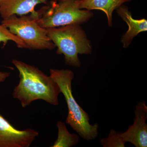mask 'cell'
Instances as JSON below:
<instances>
[{
	"mask_svg": "<svg viewBox=\"0 0 147 147\" xmlns=\"http://www.w3.org/2000/svg\"><path fill=\"white\" fill-rule=\"evenodd\" d=\"M3 1V0H0V3L2 1Z\"/></svg>",
	"mask_w": 147,
	"mask_h": 147,
	"instance_id": "cell-15",
	"label": "cell"
},
{
	"mask_svg": "<svg viewBox=\"0 0 147 147\" xmlns=\"http://www.w3.org/2000/svg\"><path fill=\"white\" fill-rule=\"evenodd\" d=\"M12 63L19 71L20 80L13 90V98L26 108L35 100H42L51 105H59L61 91L58 84L51 77L34 66L13 59Z\"/></svg>",
	"mask_w": 147,
	"mask_h": 147,
	"instance_id": "cell-1",
	"label": "cell"
},
{
	"mask_svg": "<svg viewBox=\"0 0 147 147\" xmlns=\"http://www.w3.org/2000/svg\"><path fill=\"white\" fill-rule=\"evenodd\" d=\"M1 24L22 40L28 49L52 50L56 47L47 36V29L40 27L32 14L20 17L13 14L3 19Z\"/></svg>",
	"mask_w": 147,
	"mask_h": 147,
	"instance_id": "cell-5",
	"label": "cell"
},
{
	"mask_svg": "<svg viewBox=\"0 0 147 147\" xmlns=\"http://www.w3.org/2000/svg\"><path fill=\"white\" fill-rule=\"evenodd\" d=\"M50 76L59 85L67 104L68 113L66 123L83 139L86 141L94 140L98 135V123H90L88 114L74 97L71 82L74 73L71 70L63 69H50Z\"/></svg>",
	"mask_w": 147,
	"mask_h": 147,
	"instance_id": "cell-2",
	"label": "cell"
},
{
	"mask_svg": "<svg viewBox=\"0 0 147 147\" xmlns=\"http://www.w3.org/2000/svg\"><path fill=\"white\" fill-rule=\"evenodd\" d=\"M48 0H3L0 3V15L5 19L13 14L23 16L33 13L36 6L47 4Z\"/></svg>",
	"mask_w": 147,
	"mask_h": 147,
	"instance_id": "cell-9",
	"label": "cell"
},
{
	"mask_svg": "<svg viewBox=\"0 0 147 147\" xmlns=\"http://www.w3.org/2000/svg\"><path fill=\"white\" fill-rule=\"evenodd\" d=\"M80 0L53 1L50 5L32 13L40 27L45 29L86 23L93 16L91 11L80 8Z\"/></svg>",
	"mask_w": 147,
	"mask_h": 147,
	"instance_id": "cell-4",
	"label": "cell"
},
{
	"mask_svg": "<svg viewBox=\"0 0 147 147\" xmlns=\"http://www.w3.org/2000/svg\"><path fill=\"white\" fill-rule=\"evenodd\" d=\"M131 0H80L81 9L91 11L98 9L106 14L109 26L113 25V14L115 10L125 3Z\"/></svg>",
	"mask_w": 147,
	"mask_h": 147,
	"instance_id": "cell-10",
	"label": "cell"
},
{
	"mask_svg": "<svg viewBox=\"0 0 147 147\" xmlns=\"http://www.w3.org/2000/svg\"><path fill=\"white\" fill-rule=\"evenodd\" d=\"M117 13L128 26L125 34L122 37V43L124 48H127L132 42L133 38L142 32L147 31V21L145 18L134 19L131 12L126 6L122 5L117 9Z\"/></svg>",
	"mask_w": 147,
	"mask_h": 147,
	"instance_id": "cell-8",
	"label": "cell"
},
{
	"mask_svg": "<svg viewBox=\"0 0 147 147\" xmlns=\"http://www.w3.org/2000/svg\"><path fill=\"white\" fill-rule=\"evenodd\" d=\"M100 142L103 147H124L126 143L121 136L120 132L114 129L110 130L107 138H102Z\"/></svg>",
	"mask_w": 147,
	"mask_h": 147,
	"instance_id": "cell-12",
	"label": "cell"
},
{
	"mask_svg": "<svg viewBox=\"0 0 147 147\" xmlns=\"http://www.w3.org/2000/svg\"><path fill=\"white\" fill-rule=\"evenodd\" d=\"M10 40L15 42L16 46L19 48L28 49V46L22 40L11 32L4 26L2 24L0 25V43L3 42V45H5Z\"/></svg>",
	"mask_w": 147,
	"mask_h": 147,
	"instance_id": "cell-13",
	"label": "cell"
},
{
	"mask_svg": "<svg viewBox=\"0 0 147 147\" xmlns=\"http://www.w3.org/2000/svg\"><path fill=\"white\" fill-rule=\"evenodd\" d=\"M10 75L9 72L0 71V83L4 82Z\"/></svg>",
	"mask_w": 147,
	"mask_h": 147,
	"instance_id": "cell-14",
	"label": "cell"
},
{
	"mask_svg": "<svg viewBox=\"0 0 147 147\" xmlns=\"http://www.w3.org/2000/svg\"><path fill=\"white\" fill-rule=\"evenodd\" d=\"M134 123L126 131L121 133L125 142L136 147H147V107L144 101L138 102L134 111Z\"/></svg>",
	"mask_w": 147,
	"mask_h": 147,
	"instance_id": "cell-7",
	"label": "cell"
},
{
	"mask_svg": "<svg viewBox=\"0 0 147 147\" xmlns=\"http://www.w3.org/2000/svg\"><path fill=\"white\" fill-rule=\"evenodd\" d=\"M50 40L57 47L58 55L64 56L67 65L81 67L78 55H90L92 48L86 33L78 24L47 29Z\"/></svg>",
	"mask_w": 147,
	"mask_h": 147,
	"instance_id": "cell-3",
	"label": "cell"
},
{
	"mask_svg": "<svg viewBox=\"0 0 147 147\" xmlns=\"http://www.w3.org/2000/svg\"><path fill=\"white\" fill-rule=\"evenodd\" d=\"M38 136L32 129L15 128L0 113V147H29Z\"/></svg>",
	"mask_w": 147,
	"mask_h": 147,
	"instance_id": "cell-6",
	"label": "cell"
},
{
	"mask_svg": "<svg viewBox=\"0 0 147 147\" xmlns=\"http://www.w3.org/2000/svg\"><path fill=\"white\" fill-rule=\"evenodd\" d=\"M57 126L58 130V138L51 147H71L78 144L80 136L78 134L70 133L64 123L58 121Z\"/></svg>",
	"mask_w": 147,
	"mask_h": 147,
	"instance_id": "cell-11",
	"label": "cell"
}]
</instances>
